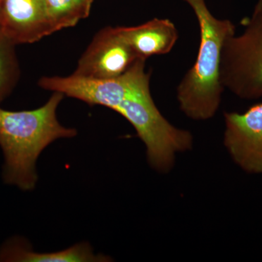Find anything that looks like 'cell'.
<instances>
[{"mask_svg":"<svg viewBox=\"0 0 262 262\" xmlns=\"http://www.w3.org/2000/svg\"><path fill=\"white\" fill-rule=\"evenodd\" d=\"M64 95L53 92L41 107L27 111L0 108V146L4 155L3 178L5 184L23 191L35 188L39 155L53 141L77 135L72 127L63 126L56 116Z\"/></svg>","mask_w":262,"mask_h":262,"instance_id":"cell-1","label":"cell"},{"mask_svg":"<svg viewBox=\"0 0 262 262\" xmlns=\"http://www.w3.org/2000/svg\"><path fill=\"white\" fill-rule=\"evenodd\" d=\"M145 66V60L136 61L108 108L130 122L145 144L150 165L165 173L173 167L177 152L191 149L193 138L189 131L173 126L160 113L150 92L151 72L146 71Z\"/></svg>","mask_w":262,"mask_h":262,"instance_id":"cell-2","label":"cell"},{"mask_svg":"<svg viewBox=\"0 0 262 262\" xmlns=\"http://www.w3.org/2000/svg\"><path fill=\"white\" fill-rule=\"evenodd\" d=\"M194 11L200 27L201 42L195 63L177 88L181 110L194 120L214 116L224 89L220 79L222 51L227 38L235 34V26L227 19L215 18L206 0H183Z\"/></svg>","mask_w":262,"mask_h":262,"instance_id":"cell-3","label":"cell"},{"mask_svg":"<svg viewBox=\"0 0 262 262\" xmlns=\"http://www.w3.org/2000/svg\"><path fill=\"white\" fill-rule=\"evenodd\" d=\"M244 24V32L224 44L221 82L237 97L256 99L262 97V6Z\"/></svg>","mask_w":262,"mask_h":262,"instance_id":"cell-4","label":"cell"},{"mask_svg":"<svg viewBox=\"0 0 262 262\" xmlns=\"http://www.w3.org/2000/svg\"><path fill=\"white\" fill-rule=\"evenodd\" d=\"M139 58L119 32L108 27L95 35L72 75L91 79H110L125 73Z\"/></svg>","mask_w":262,"mask_h":262,"instance_id":"cell-5","label":"cell"},{"mask_svg":"<svg viewBox=\"0 0 262 262\" xmlns=\"http://www.w3.org/2000/svg\"><path fill=\"white\" fill-rule=\"evenodd\" d=\"M225 145L232 159L250 173H262V103L243 114L225 113Z\"/></svg>","mask_w":262,"mask_h":262,"instance_id":"cell-6","label":"cell"},{"mask_svg":"<svg viewBox=\"0 0 262 262\" xmlns=\"http://www.w3.org/2000/svg\"><path fill=\"white\" fill-rule=\"evenodd\" d=\"M0 30L15 45L38 42L55 32L45 0H0Z\"/></svg>","mask_w":262,"mask_h":262,"instance_id":"cell-7","label":"cell"},{"mask_svg":"<svg viewBox=\"0 0 262 262\" xmlns=\"http://www.w3.org/2000/svg\"><path fill=\"white\" fill-rule=\"evenodd\" d=\"M117 28L137 58L144 60L167 54L179 38L177 27L169 19L154 18L136 27Z\"/></svg>","mask_w":262,"mask_h":262,"instance_id":"cell-8","label":"cell"},{"mask_svg":"<svg viewBox=\"0 0 262 262\" xmlns=\"http://www.w3.org/2000/svg\"><path fill=\"white\" fill-rule=\"evenodd\" d=\"M108 256L96 254L87 242L80 243L62 251L39 253L22 237H10L0 248V261L4 262H103Z\"/></svg>","mask_w":262,"mask_h":262,"instance_id":"cell-9","label":"cell"},{"mask_svg":"<svg viewBox=\"0 0 262 262\" xmlns=\"http://www.w3.org/2000/svg\"><path fill=\"white\" fill-rule=\"evenodd\" d=\"M14 43L0 30V103L14 89L19 77Z\"/></svg>","mask_w":262,"mask_h":262,"instance_id":"cell-10","label":"cell"},{"mask_svg":"<svg viewBox=\"0 0 262 262\" xmlns=\"http://www.w3.org/2000/svg\"><path fill=\"white\" fill-rule=\"evenodd\" d=\"M45 3L55 32L75 27L80 20L89 16L75 0H45Z\"/></svg>","mask_w":262,"mask_h":262,"instance_id":"cell-11","label":"cell"},{"mask_svg":"<svg viewBox=\"0 0 262 262\" xmlns=\"http://www.w3.org/2000/svg\"><path fill=\"white\" fill-rule=\"evenodd\" d=\"M75 1L84 10L86 14L89 15L94 0H75Z\"/></svg>","mask_w":262,"mask_h":262,"instance_id":"cell-12","label":"cell"},{"mask_svg":"<svg viewBox=\"0 0 262 262\" xmlns=\"http://www.w3.org/2000/svg\"><path fill=\"white\" fill-rule=\"evenodd\" d=\"M262 6V0H258L257 5H256V8H259Z\"/></svg>","mask_w":262,"mask_h":262,"instance_id":"cell-13","label":"cell"}]
</instances>
